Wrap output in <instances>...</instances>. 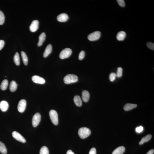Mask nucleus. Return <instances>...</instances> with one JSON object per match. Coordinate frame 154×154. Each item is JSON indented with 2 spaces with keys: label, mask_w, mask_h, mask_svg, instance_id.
I'll use <instances>...</instances> for the list:
<instances>
[{
  "label": "nucleus",
  "mask_w": 154,
  "mask_h": 154,
  "mask_svg": "<svg viewBox=\"0 0 154 154\" xmlns=\"http://www.w3.org/2000/svg\"><path fill=\"white\" fill-rule=\"evenodd\" d=\"M17 85L16 82L15 81H12L11 82L10 85V89L12 92H15L17 89Z\"/></svg>",
  "instance_id": "21"
},
{
  "label": "nucleus",
  "mask_w": 154,
  "mask_h": 154,
  "mask_svg": "<svg viewBox=\"0 0 154 154\" xmlns=\"http://www.w3.org/2000/svg\"><path fill=\"white\" fill-rule=\"evenodd\" d=\"M152 137L151 135L149 134H148L145 137H143L141 139V140L139 143L140 145H142L144 144V143L147 142V141H150Z\"/></svg>",
  "instance_id": "20"
},
{
  "label": "nucleus",
  "mask_w": 154,
  "mask_h": 154,
  "mask_svg": "<svg viewBox=\"0 0 154 154\" xmlns=\"http://www.w3.org/2000/svg\"><path fill=\"white\" fill-rule=\"evenodd\" d=\"M74 101L76 105L78 107L81 106L82 105V101L80 96L76 95L74 96Z\"/></svg>",
  "instance_id": "19"
},
{
  "label": "nucleus",
  "mask_w": 154,
  "mask_h": 154,
  "mask_svg": "<svg viewBox=\"0 0 154 154\" xmlns=\"http://www.w3.org/2000/svg\"><path fill=\"white\" fill-rule=\"evenodd\" d=\"M118 4L121 7H124L125 6V3L123 0H117Z\"/></svg>",
  "instance_id": "32"
},
{
  "label": "nucleus",
  "mask_w": 154,
  "mask_h": 154,
  "mask_svg": "<svg viewBox=\"0 0 154 154\" xmlns=\"http://www.w3.org/2000/svg\"><path fill=\"white\" fill-rule=\"evenodd\" d=\"M82 100L85 102H87L89 100L90 94L86 90L82 91Z\"/></svg>",
  "instance_id": "14"
},
{
  "label": "nucleus",
  "mask_w": 154,
  "mask_h": 154,
  "mask_svg": "<svg viewBox=\"0 0 154 154\" xmlns=\"http://www.w3.org/2000/svg\"><path fill=\"white\" fill-rule=\"evenodd\" d=\"M85 53L84 51H81L79 54V59L80 60H82L84 58Z\"/></svg>",
  "instance_id": "30"
},
{
  "label": "nucleus",
  "mask_w": 154,
  "mask_h": 154,
  "mask_svg": "<svg viewBox=\"0 0 154 154\" xmlns=\"http://www.w3.org/2000/svg\"><path fill=\"white\" fill-rule=\"evenodd\" d=\"M46 38V34L44 32L40 34L39 37V40L38 44V46H42L43 43L45 41Z\"/></svg>",
  "instance_id": "16"
},
{
  "label": "nucleus",
  "mask_w": 154,
  "mask_h": 154,
  "mask_svg": "<svg viewBox=\"0 0 154 154\" xmlns=\"http://www.w3.org/2000/svg\"><path fill=\"white\" fill-rule=\"evenodd\" d=\"M125 150V147L121 146L117 148L113 151L112 154H123Z\"/></svg>",
  "instance_id": "15"
},
{
  "label": "nucleus",
  "mask_w": 154,
  "mask_h": 154,
  "mask_svg": "<svg viewBox=\"0 0 154 154\" xmlns=\"http://www.w3.org/2000/svg\"><path fill=\"white\" fill-rule=\"evenodd\" d=\"M66 154H74V152L71 150H69L67 151V152Z\"/></svg>",
  "instance_id": "37"
},
{
  "label": "nucleus",
  "mask_w": 154,
  "mask_h": 154,
  "mask_svg": "<svg viewBox=\"0 0 154 154\" xmlns=\"http://www.w3.org/2000/svg\"><path fill=\"white\" fill-rule=\"evenodd\" d=\"M143 130V128L142 126H140L137 127L136 129V131L138 133H141L142 131Z\"/></svg>",
  "instance_id": "33"
},
{
  "label": "nucleus",
  "mask_w": 154,
  "mask_h": 154,
  "mask_svg": "<svg viewBox=\"0 0 154 154\" xmlns=\"http://www.w3.org/2000/svg\"><path fill=\"white\" fill-rule=\"evenodd\" d=\"M49 116L51 121L54 125H56L58 124V115L55 110H52L49 112Z\"/></svg>",
  "instance_id": "3"
},
{
  "label": "nucleus",
  "mask_w": 154,
  "mask_h": 154,
  "mask_svg": "<svg viewBox=\"0 0 154 154\" xmlns=\"http://www.w3.org/2000/svg\"><path fill=\"white\" fill-rule=\"evenodd\" d=\"M32 79L33 81L35 83L40 84H43L46 82V81L44 79L38 76L35 75L33 76Z\"/></svg>",
  "instance_id": "9"
},
{
  "label": "nucleus",
  "mask_w": 154,
  "mask_h": 154,
  "mask_svg": "<svg viewBox=\"0 0 154 154\" xmlns=\"http://www.w3.org/2000/svg\"><path fill=\"white\" fill-rule=\"evenodd\" d=\"M68 16L67 14L63 13L59 15L57 17V19L58 21L60 22H64L67 20Z\"/></svg>",
  "instance_id": "11"
},
{
  "label": "nucleus",
  "mask_w": 154,
  "mask_h": 154,
  "mask_svg": "<svg viewBox=\"0 0 154 154\" xmlns=\"http://www.w3.org/2000/svg\"><path fill=\"white\" fill-rule=\"evenodd\" d=\"M5 20V17L3 12L0 10V25H2L4 24Z\"/></svg>",
  "instance_id": "28"
},
{
  "label": "nucleus",
  "mask_w": 154,
  "mask_h": 154,
  "mask_svg": "<svg viewBox=\"0 0 154 154\" xmlns=\"http://www.w3.org/2000/svg\"><path fill=\"white\" fill-rule=\"evenodd\" d=\"M137 107L136 104L127 103L124 106V109L125 111H129L134 108Z\"/></svg>",
  "instance_id": "18"
},
{
  "label": "nucleus",
  "mask_w": 154,
  "mask_h": 154,
  "mask_svg": "<svg viewBox=\"0 0 154 154\" xmlns=\"http://www.w3.org/2000/svg\"><path fill=\"white\" fill-rule=\"evenodd\" d=\"M123 69L121 67H118L117 68L116 72V76L118 78H120L122 75Z\"/></svg>",
  "instance_id": "27"
},
{
  "label": "nucleus",
  "mask_w": 154,
  "mask_h": 154,
  "mask_svg": "<svg viewBox=\"0 0 154 154\" xmlns=\"http://www.w3.org/2000/svg\"><path fill=\"white\" fill-rule=\"evenodd\" d=\"M0 152L3 154H6L7 152L5 145L1 141H0Z\"/></svg>",
  "instance_id": "22"
},
{
  "label": "nucleus",
  "mask_w": 154,
  "mask_h": 154,
  "mask_svg": "<svg viewBox=\"0 0 154 154\" xmlns=\"http://www.w3.org/2000/svg\"><path fill=\"white\" fill-rule=\"evenodd\" d=\"M91 133L90 129L86 127H81L78 131L79 136L82 139H85L89 136Z\"/></svg>",
  "instance_id": "1"
},
{
  "label": "nucleus",
  "mask_w": 154,
  "mask_h": 154,
  "mask_svg": "<svg viewBox=\"0 0 154 154\" xmlns=\"http://www.w3.org/2000/svg\"><path fill=\"white\" fill-rule=\"evenodd\" d=\"M154 149H152L149 151L146 154H154Z\"/></svg>",
  "instance_id": "36"
},
{
  "label": "nucleus",
  "mask_w": 154,
  "mask_h": 154,
  "mask_svg": "<svg viewBox=\"0 0 154 154\" xmlns=\"http://www.w3.org/2000/svg\"><path fill=\"white\" fill-rule=\"evenodd\" d=\"M12 136L17 140L22 143L26 142V141L25 138L18 132L14 131L12 133Z\"/></svg>",
  "instance_id": "8"
},
{
  "label": "nucleus",
  "mask_w": 154,
  "mask_h": 154,
  "mask_svg": "<svg viewBox=\"0 0 154 154\" xmlns=\"http://www.w3.org/2000/svg\"><path fill=\"white\" fill-rule=\"evenodd\" d=\"M52 50V45L49 44L47 47L46 49L43 54V56L45 58L47 57L50 54Z\"/></svg>",
  "instance_id": "13"
},
{
  "label": "nucleus",
  "mask_w": 154,
  "mask_h": 154,
  "mask_svg": "<svg viewBox=\"0 0 154 154\" xmlns=\"http://www.w3.org/2000/svg\"><path fill=\"white\" fill-rule=\"evenodd\" d=\"M9 107V104L5 101H2L0 102V109L3 112L7 111Z\"/></svg>",
  "instance_id": "12"
},
{
  "label": "nucleus",
  "mask_w": 154,
  "mask_h": 154,
  "mask_svg": "<svg viewBox=\"0 0 154 154\" xmlns=\"http://www.w3.org/2000/svg\"><path fill=\"white\" fill-rule=\"evenodd\" d=\"M39 21L37 20H34L32 22L29 27V29L31 32H35L38 29Z\"/></svg>",
  "instance_id": "10"
},
{
  "label": "nucleus",
  "mask_w": 154,
  "mask_h": 154,
  "mask_svg": "<svg viewBox=\"0 0 154 154\" xmlns=\"http://www.w3.org/2000/svg\"><path fill=\"white\" fill-rule=\"evenodd\" d=\"M21 54L23 63L25 65H27L28 62V59L27 55H26V53L23 51H21Z\"/></svg>",
  "instance_id": "23"
},
{
  "label": "nucleus",
  "mask_w": 154,
  "mask_h": 154,
  "mask_svg": "<svg viewBox=\"0 0 154 154\" xmlns=\"http://www.w3.org/2000/svg\"><path fill=\"white\" fill-rule=\"evenodd\" d=\"M147 47L149 49L154 50V43L151 42H148L147 43Z\"/></svg>",
  "instance_id": "31"
},
{
  "label": "nucleus",
  "mask_w": 154,
  "mask_h": 154,
  "mask_svg": "<svg viewBox=\"0 0 154 154\" xmlns=\"http://www.w3.org/2000/svg\"><path fill=\"white\" fill-rule=\"evenodd\" d=\"M49 150L46 146L42 147L40 151V154H49Z\"/></svg>",
  "instance_id": "26"
},
{
  "label": "nucleus",
  "mask_w": 154,
  "mask_h": 154,
  "mask_svg": "<svg viewBox=\"0 0 154 154\" xmlns=\"http://www.w3.org/2000/svg\"><path fill=\"white\" fill-rule=\"evenodd\" d=\"M14 61L15 64L17 66H18L20 65V60L19 54L18 52H16L13 57Z\"/></svg>",
  "instance_id": "25"
},
{
  "label": "nucleus",
  "mask_w": 154,
  "mask_h": 154,
  "mask_svg": "<svg viewBox=\"0 0 154 154\" xmlns=\"http://www.w3.org/2000/svg\"><path fill=\"white\" fill-rule=\"evenodd\" d=\"M5 44V42L4 40H0V50L3 47Z\"/></svg>",
  "instance_id": "35"
},
{
  "label": "nucleus",
  "mask_w": 154,
  "mask_h": 154,
  "mask_svg": "<svg viewBox=\"0 0 154 154\" xmlns=\"http://www.w3.org/2000/svg\"><path fill=\"white\" fill-rule=\"evenodd\" d=\"M117 77L116 74L114 73H112L109 75L110 80L111 82H113L115 80Z\"/></svg>",
  "instance_id": "29"
},
{
  "label": "nucleus",
  "mask_w": 154,
  "mask_h": 154,
  "mask_svg": "<svg viewBox=\"0 0 154 154\" xmlns=\"http://www.w3.org/2000/svg\"><path fill=\"white\" fill-rule=\"evenodd\" d=\"M101 35V32L99 31H96L93 32L88 35V39L90 41H96L100 38Z\"/></svg>",
  "instance_id": "5"
},
{
  "label": "nucleus",
  "mask_w": 154,
  "mask_h": 154,
  "mask_svg": "<svg viewBox=\"0 0 154 154\" xmlns=\"http://www.w3.org/2000/svg\"><path fill=\"white\" fill-rule=\"evenodd\" d=\"M41 117L40 113H37L34 114L32 120V125L34 127H36L39 125L41 121Z\"/></svg>",
  "instance_id": "6"
},
{
  "label": "nucleus",
  "mask_w": 154,
  "mask_h": 154,
  "mask_svg": "<svg viewBox=\"0 0 154 154\" xmlns=\"http://www.w3.org/2000/svg\"><path fill=\"white\" fill-rule=\"evenodd\" d=\"M126 37V33L122 31L118 33L116 36V38L119 41H122L125 39Z\"/></svg>",
  "instance_id": "17"
},
{
  "label": "nucleus",
  "mask_w": 154,
  "mask_h": 154,
  "mask_svg": "<svg viewBox=\"0 0 154 154\" xmlns=\"http://www.w3.org/2000/svg\"><path fill=\"white\" fill-rule=\"evenodd\" d=\"M8 85V81L7 79H5L1 82L0 87L1 89L3 91L7 89Z\"/></svg>",
  "instance_id": "24"
},
{
  "label": "nucleus",
  "mask_w": 154,
  "mask_h": 154,
  "mask_svg": "<svg viewBox=\"0 0 154 154\" xmlns=\"http://www.w3.org/2000/svg\"><path fill=\"white\" fill-rule=\"evenodd\" d=\"M26 101L24 99H22L20 101L18 106L19 112L21 113L24 112L26 109Z\"/></svg>",
  "instance_id": "7"
},
{
  "label": "nucleus",
  "mask_w": 154,
  "mask_h": 154,
  "mask_svg": "<svg viewBox=\"0 0 154 154\" xmlns=\"http://www.w3.org/2000/svg\"><path fill=\"white\" fill-rule=\"evenodd\" d=\"M72 54V51L69 48H66L63 49L60 52V58L64 59L68 58Z\"/></svg>",
  "instance_id": "4"
},
{
  "label": "nucleus",
  "mask_w": 154,
  "mask_h": 154,
  "mask_svg": "<svg viewBox=\"0 0 154 154\" xmlns=\"http://www.w3.org/2000/svg\"><path fill=\"white\" fill-rule=\"evenodd\" d=\"M89 154H96V149L94 147L92 148L90 151Z\"/></svg>",
  "instance_id": "34"
},
{
  "label": "nucleus",
  "mask_w": 154,
  "mask_h": 154,
  "mask_svg": "<svg viewBox=\"0 0 154 154\" xmlns=\"http://www.w3.org/2000/svg\"><path fill=\"white\" fill-rule=\"evenodd\" d=\"M78 80V77L74 74H68L65 76L64 81L65 84H69L77 82Z\"/></svg>",
  "instance_id": "2"
}]
</instances>
